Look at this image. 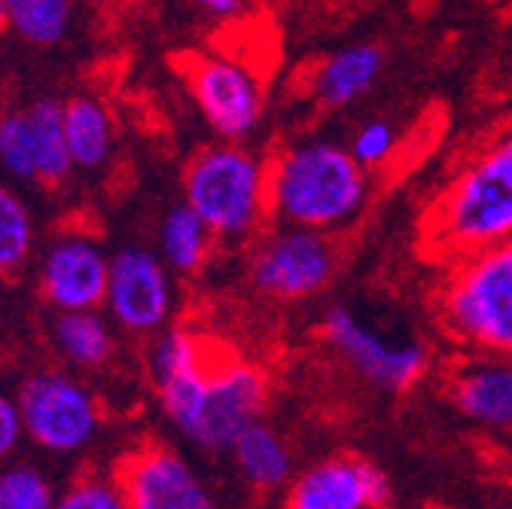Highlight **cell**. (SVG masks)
Returning <instances> with one entry per match:
<instances>
[{"label":"cell","mask_w":512,"mask_h":509,"mask_svg":"<svg viewBox=\"0 0 512 509\" xmlns=\"http://www.w3.org/2000/svg\"><path fill=\"white\" fill-rule=\"evenodd\" d=\"M512 238V129L470 159L421 217L427 257L452 266Z\"/></svg>","instance_id":"1"},{"label":"cell","mask_w":512,"mask_h":509,"mask_svg":"<svg viewBox=\"0 0 512 509\" xmlns=\"http://www.w3.org/2000/svg\"><path fill=\"white\" fill-rule=\"evenodd\" d=\"M369 199V171L336 141L290 144L269 159V214L281 226L336 232Z\"/></svg>","instance_id":"2"},{"label":"cell","mask_w":512,"mask_h":509,"mask_svg":"<svg viewBox=\"0 0 512 509\" xmlns=\"http://www.w3.org/2000/svg\"><path fill=\"white\" fill-rule=\"evenodd\" d=\"M436 308L458 345L512 357V238L448 266Z\"/></svg>","instance_id":"3"},{"label":"cell","mask_w":512,"mask_h":509,"mask_svg":"<svg viewBox=\"0 0 512 509\" xmlns=\"http://www.w3.org/2000/svg\"><path fill=\"white\" fill-rule=\"evenodd\" d=\"M183 202L196 211L214 238L244 241L260 232L269 214V159L241 144L199 150L183 171Z\"/></svg>","instance_id":"4"},{"label":"cell","mask_w":512,"mask_h":509,"mask_svg":"<svg viewBox=\"0 0 512 509\" xmlns=\"http://www.w3.org/2000/svg\"><path fill=\"white\" fill-rule=\"evenodd\" d=\"M324 339L363 381L378 391L403 394L427 372V348L415 336H397L375 327L351 305H330L320 317Z\"/></svg>","instance_id":"5"},{"label":"cell","mask_w":512,"mask_h":509,"mask_svg":"<svg viewBox=\"0 0 512 509\" xmlns=\"http://www.w3.org/2000/svg\"><path fill=\"white\" fill-rule=\"evenodd\" d=\"M177 74L199 104L205 122L223 141L241 144L260 129L266 92L260 74L238 55L189 52L177 58Z\"/></svg>","instance_id":"6"},{"label":"cell","mask_w":512,"mask_h":509,"mask_svg":"<svg viewBox=\"0 0 512 509\" xmlns=\"http://www.w3.org/2000/svg\"><path fill=\"white\" fill-rule=\"evenodd\" d=\"M266 400H269L266 372L220 345L208 372V385L202 391L199 409L183 427V436L192 445H199L202 452L211 455L229 452L241 430L250 427L253 421H260Z\"/></svg>","instance_id":"7"},{"label":"cell","mask_w":512,"mask_h":509,"mask_svg":"<svg viewBox=\"0 0 512 509\" xmlns=\"http://www.w3.org/2000/svg\"><path fill=\"white\" fill-rule=\"evenodd\" d=\"M25 436L49 455H77L95 442L101 409L95 394L64 372H34L19 388Z\"/></svg>","instance_id":"8"},{"label":"cell","mask_w":512,"mask_h":509,"mask_svg":"<svg viewBox=\"0 0 512 509\" xmlns=\"http://www.w3.org/2000/svg\"><path fill=\"white\" fill-rule=\"evenodd\" d=\"M339 269V253L330 232L281 226L266 235L250 257V281L269 299L296 302L324 290Z\"/></svg>","instance_id":"9"},{"label":"cell","mask_w":512,"mask_h":509,"mask_svg":"<svg viewBox=\"0 0 512 509\" xmlns=\"http://www.w3.org/2000/svg\"><path fill=\"white\" fill-rule=\"evenodd\" d=\"M0 168L16 180L46 186L68 177L77 165L64 138V104L40 98L0 113Z\"/></svg>","instance_id":"10"},{"label":"cell","mask_w":512,"mask_h":509,"mask_svg":"<svg viewBox=\"0 0 512 509\" xmlns=\"http://www.w3.org/2000/svg\"><path fill=\"white\" fill-rule=\"evenodd\" d=\"M113 479L128 509H220L199 470L165 442H138L128 449Z\"/></svg>","instance_id":"11"},{"label":"cell","mask_w":512,"mask_h":509,"mask_svg":"<svg viewBox=\"0 0 512 509\" xmlns=\"http://www.w3.org/2000/svg\"><path fill=\"white\" fill-rule=\"evenodd\" d=\"M104 305L125 333L147 336L162 330L174 308L168 266L147 247H122L110 257Z\"/></svg>","instance_id":"12"},{"label":"cell","mask_w":512,"mask_h":509,"mask_svg":"<svg viewBox=\"0 0 512 509\" xmlns=\"http://www.w3.org/2000/svg\"><path fill=\"white\" fill-rule=\"evenodd\" d=\"M110 257L92 235L68 232L49 244L40 263V293L55 311H89L104 305Z\"/></svg>","instance_id":"13"},{"label":"cell","mask_w":512,"mask_h":509,"mask_svg":"<svg viewBox=\"0 0 512 509\" xmlns=\"http://www.w3.org/2000/svg\"><path fill=\"white\" fill-rule=\"evenodd\" d=\"M388 500L384 473L351 455L308 467L287 491L284 509H378Z\"/></svg>","instance_id":"14"},{"label":"cell","mask_w":512,"mask_h":509,"mask_svg":"<svg viewBox=\"0 0 512 509\" xmlns=\"http://www.w3.org/2000/svg\"><path fill=\"white\" fill-rule=\"evenodd\" d=\"M445 397L473 424L512 430V357L479 354L445 375Z\"/></svg>","instance_id":"15"},{"label":"cell","mask_w":512,"mask_h":509,"mask_svg":"<svg viewBox=\"0 0 512 509\" xmlns=\"http://www.w3.org/2000/svg\"><path fill=\"white\" fill-rule=\"evenodd\" d=\"M384 52L375 43H354L330 58H324L314 71L311 95L324 110H342L360 101L381 80Z\"/></svg>","instance_id":"16"},{"label":"cell","mask_w":512,"mask_h":509,"mask_svg":"<svg viewBox=\"0 0 512 509\" xmlns=\"http://www.w3.org/2000/svg\"><path fill=\"white\" fill-rule=\"evenodd\" d=\"M235 467L241 470L244 482L256 491H275L290 479L293 458L281 433L263 421H253L250 427L241 430V436L232 442L229 449Z\"/></svg>","instance_id":"17"},{"label":"cell","mask_w":512,"mask_h":509,"mask_svg":"<svg viewBox=\"0 0 512 509\" xmlns=\"http://www.w3.org/2000/svg\"><path fill=\"white\" fill-rule=\"evenodd\" d=\"M64 138L77 168H98L113 153V116L95 95L64 104Z\"/></svg>","instance_id":"18"},{"label":"cell","mask_w":512,"mask_h":509,"mask_svg":"<svg viewBox=\"0 0 512 509\" xmlns=\"http://www.w3.org/2000/svg\"><path fill=\"white\" fill-rule=\"evenodd\" d=\"M52 345L68 363L95 369L104 366L113 354V330L98 314V308L58 311L52 324Z\"/></svg>","instance_id":"19"},{"label":"cell","mask_w":512,"mask_h":509,"mask_svg":"<svg viewBox=\"0 0 512 509\" xmlns=\"http://www.w3.org/2000/svg\"><path fill=\"white\" fill-rule=\"evenodd\" d=\"M159 244H162V257L165 263L180 272V275H192L199 272L208 257H211V244H214V232L208 229V223L192 211L186 202L174 205L159 226Z\"/></svg>","instance_id":"20"},{"label":"cell","mask_w":512,"mask_h":509,"mask_svg":"<svg viewBox=\"0 0 512 509\" xmlns=\"http://www.w3.org/2000/svg\"><path fill=\"white\" fill-rule=\"evenodd\" d=\"M10 28L34 46H55L68 37L71 0H4Z\"/></svg>","instance_id":"21"},{"label":"cell","mask_w":512,"mask_h":509,"mask_svg":"<svg viewBox=\"0 0 512 509\" xmlns=\"http://www.w3.org/2000/svg\"><path fill=\"white\" fill-rule=\"evenodd\" d=\"M34 244V217L19 193L0 183V275L25 266Z\"/></svg>","instance_id":"22"},{"label":"cell","mask_w":512,"mask_h":509,"mask_svg":"<svg viewBox=\"0 0 512 509\" xmlns=\"http://www.w3.org/2000/svg\"><path fill=\"white\" fill-rule=\"evenodd\" d=\"M55 500L52 479L34 464L0 467V509H52Z\"/></svg>","instance_id":"23"},{"label":"cell","mask_w":512,"mask_h":509,"mask_svg":"<svg viewBox=\"0 0 512 509\" xmlns=\"http://www.w3.org/2000/svg\"><path fill=\"white\" fill-rule=\"evenodd\" d=\"M52 509H128L116 479L110 476H83L68 491L58 494Z\"/></svg>","instance_id":"24"},{"label":"cell","mask_w":512,"mask_h":509,"mask_svg":"<svg viewBox=\"0 0 512 509\" xmlns=\"http://www.w3.org/2000/svg\"><path fill=\"white\" fill-rule=\"evenodd\" d=\"M348 150L354 153V159L363 168H378L391 159V153L397 150V129L388 119H369L366 125L354 132Z\"/></svg>","instance_id":"25"},{"label":"cell","mask_w":512,"mask_h":509,"mask_svg":"<svg viewBox=\"0 0 512 509\" xmlns=\"http://www.w3.org/2000/svg\"><path fill=\"white\" fill-rule=\"evenodd\" d=\"M22 436H25V424H22L19 403L0 391V461H7L19 449Z\"/></svg>","instance_id":"26"},{"label":"cell","mask_w":512,"mask_h":509,"mask_svg":"<svg viewBox=\"0 0 512 509\" xmlns=\"http://www.w3.org/2000/svg\"><path fill=\"white\" fill-rule=\"evenodd\" d=\"M199 10H205L208 16H214V19H232V16H238L241 13V7H244V0H192Z\"/></svg>","instance_id":"27"},{"label":"cell","mask_w":512,"mask_h":509,"mask_svg":"<svg viewBox=\"0 0 512 509\" xmlns=\"http://www.w3.org/2000/svg\"><path fill=\"white\" fill-rule=\"evenodd\" d=\"M0 28H10V16H7V4L0 0Z\"/></svg>","instance_id":"28"},{"label":"cell","mask_w":512,"mask_h":509,"mask_svg":"<svg viewBox=\"0 0 512 509\" xmlns=\"http://www.w3.org/2000/svg\"><path fill=\"white\" fill-rule=\"evenodd\" d=\"M378 509H397V506H378Z\"/></svg>","instance_id":"29"}]
</instances>
